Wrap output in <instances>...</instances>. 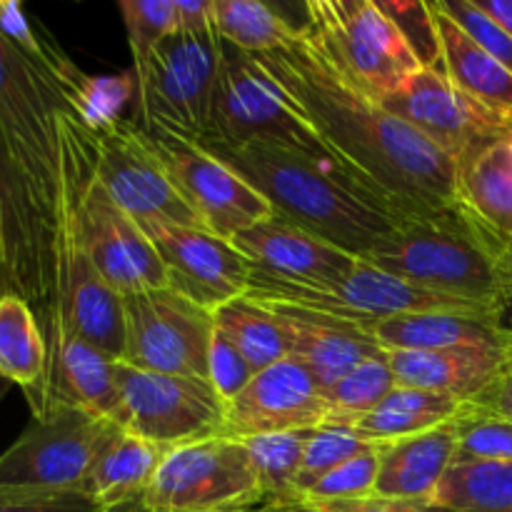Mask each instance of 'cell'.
Listing matches in <instances>:
<instances>
[{
	"instance_id": "36",
	"label": "cell",
	"mask_w": 512,
	"mask_h": 512,
	"mask_svg": "<svg viewBox=\"0 0 512 512\" xmlns=\"http://www.w3.org/2000/svg\"><path fill=\"white\" fill-rule=\"evenodd\" d=\"M395 385L398 383L390 370L388 353L365 360L343 380L325 388V403H328L325 428H353L393 393Z\"/></svg>"
},
{
	"instance_id": "4",
	"label": "cell",
	"mask_w": 512,
	"mask_h": 512,
	"mask_svg": "<svg viewBox=\"0 0 512 512\" xmlns=\"http://www.w3.org/2000/svg\"><path fill=\"white\" fill-rule=\"evenodd\" d=\"M60 193L55 205V325L53 338L70 335L120 360L125 348L123 298L95 268L80 228V190L90 168V150L80 120L65 105L58 110Z\"/></svg>"
},
{
	"instance_id": "27",
	"label": "cell",
	"mask_w": 512,
	"mask_h": 512,
	"mask_svg": "<svg viewBox=\"0 0 512 512\" xmlns=\"http://www.w3.org/2000/svg\"><path fill=\"white\" fill-rule=\"evenodd\" d=\"M353 328V325H350ZM363 335L390 350H443L463 345H498L510 340V330L500 320L470 313H415L378 323L355 325Z\"/></svg>"
},
{
	"instance_id": "52",
	"label": "cell",
	"mask_w": 512,
	"mask_h": 512,
	"mask_svg": "<svg viewBox=\"0 0 512 512\" xmlns=\"http://www.w3.org/2000/svg\"><path fill=\"white\" fill-rule=\"evenodd\" d=\"M510 148H512V135H510Z\"/></svg>"
},
{
	"instance_id": "30",
	"label": "cell",
	"mask_w": 512,
	"mask_h": 512,
	"mask_svg": "<svg viewBox=\"0 0 512 512\" xmlns=\"http://www.w3.org/2000/svg\"><path fill=\"white\" fill-rule=\"evenodd\" d=\"M458 200L495 235L512 243L510 138L490 143L458 165Z\"/></svg>"
},
{
	"instance_id": "15",
	"label": "cell",
	"mask_w": 512,
	"mask_h": 512,
	"mask_svg": "<svg viewBox=\"0 0 512 512\" xmlns=\"http://www.w3.org/2000/svg\"><path fill=\"white\" fill-rule=\"evenodd\" d=\"M145 135L165 173L205 230L230 240L240 230L273 215L268 200L248 180L198 143L163 128H150Z\"/></svg>"
},
{
	"instance_id": "5",
	"label": "cell",
	"mask_w": 512,
	"mask_h": 512,
	"mask_svg": "<svg viewBox=\"0 0 512 512\" xmlns=\"http://www.w3.org/2000/svg\"><path fill=\"white\" fill-rule=\"evenodd\" d=\"M60 105L53 78L0 35V135L50 230L60 193Z\"/></svg>"
},
{
	"instance_id": "32",
	"label": "cell",
	"mask_w": 512,
	"mask_h": 512,
	"mask_svg": "<svg viewBox=\"0 0 512 512\" xmlns=\"http://www.w3.org/2000/svg\"><path fill=\"white\" fill-rule=\"evenodd\" d=\"M213 25L225 43L250 55L285 48L303 28L260 0H213Z\"/></svg>"
},
{
	"instance_id": "51",
	"label": "cell",
	"mask_w": 512,
	"mask_h": 512,
	"mask_svg": "<svg viewBox=\"0 0 512 512\" xmlns=\"http://www.w3.org/2000/svg\"><path fill=\"white\" fill-rule=\"evenodd\" d=\"M8 390H10V383L3 378V375H0V400L5 398V393H8Z\"/></svg>"
},
{
	"instance_id": "17",
	"label": "cell",
	"mask_w": 512,
	"mask_h": 512,
	"mask_svg": "<svg viewBox=\"0 0 512 512\" xmlns=\"http://www.w3.org/2000/svg\"><path fill=\"white\" fill-rule=\"evenodd\" d=\"M0 255L10 290L28 300L50 343L55 325L53 230L40 218L28 183L0 135Z\"/></svg>"
},
{
	"instance_id": "49",
	"label": "cell",
	"mask_w": 512,
	"mask_h": 512,
	"mask_svg": "<svg viewBox=\"0 0 512 512\" xmlns=\"http://www.w3.org/2000/svg\"><path fill=\"white\" fill-rule=\"evenodd\" d=\"M8 293H13V290H10V283H8V275H5L3 255H0V298H3V295H8Z\"/></svg>"
},
{
	"instance_id": "34",
	"label": "cell",
	"mask_w": 512,
	"mask_h": 512,
	"mask_svg": "<svg viewBox=\"0 0 512 512\" xmlns=\"http://www.w3.org/2000/svg\"><path fill=\"white\" fill-rule=\"evenodd\" d=\"M433 503L453 512H512V463H455Z\"/></svg>"
},
{
	"instance_id": "14",
	"label": "cell",
	"mask_w": 512,
	"mask_h": 512,
	"mask_svg": "<svg viewBox=\"0 0 512 512\" xmlns=\"http://www.w3.org/2000/svg\"><path fill=\"white\" fill-rule=\"evenodd\" d=\"M125 348L118 363L165 375L208 380L215 315L173 288H145L123 298Z\"/></svg>"
},
{
	"instance_id": "40",
	"label": "cell",
	"mask_w": 512,
	"mask_h": 512,
	"mask_svg": "<svg viewBox=\"0 0 512 512\" xmlns=\"http://www.w3.org/2000/svg\"><path fill=\"white\" fill-rule=\"evenodd\" d=\"M380 470V445L368 453L348 460L340 468L330 470L325 478L300 495L298 503H330V500H353L375 493V480ZM295 503V505H298Z\"/></svg>"
},
{
	"instance_id": "24",
	"label": "cell",
	"mask_w": 512,
	"mask_h": 512,
	"mask_svg": "<svg viewBox=\"0 0 512 512\" xmlns=\"http://www.w3.org/2000/svg\"><path fill=\"white\" fill-rule=\"evenodd\" d=\"M73 405L120 425V388L115 360L80 338L60 335L50 345L48 408Z\"/></svg>"
},
{
	"instance_id": "28",
	"label": "cell",
	"mask_w": 512,
	"mask_h": 512,
	"mask_svg": "<svg viewBox=\"0 0 512 512\" xmlns=\"http://www.w3.org/2000/svg\"><path fill=\"white\" fill-rule=\"evenodd\" d=\"M50 350L40 320L28 300L0 298V375L28 398L33 418L48 413Z\"/></svg>"
},
{
	"instance_id": "23",
	"label": "cell",
	"mask_w": 512,
	"mask_h": 512,
	"mask_svg": "<svg viewBox=\"0 0 512 512\" xmlns=\"http://www.w3.org/2000/svg\"><path fill=\"white\" fill-rule=\"evenodd\" d=\"M512 350L510 340L498 345H463L443 350H390L388 363L400 388L430 390V393L453 395L468 403L480 393Z\"/></svg>"
},
{
	"instance_id": "35",
	"label": "cell",
	"mask_w": 512,
	"mask_h": 512,
	"mask_svg": "<svg viewBox=\"0 0 512 512\" xmlns=\"http://www.w3.org/2000/svg\"><path fill=\"white\" fill-rule=\"evenodd\" d=\"M310 435L313 430H293V433L255 435V438L240 440L253 460L268 503L283 505L288 510L295 505V480H298Z\"/></svg>"
},
{
	"instance_id": "50",
	"label": "cell",
	"mask_w": 512,
	"mask_h": 512,
	"mask_svg": "<svg viewBox=\"0 0 512 512\" xmlns=\"http://www.w3.org/2000/svg\"><path fill=\"white\" fill-rule=\"evenodd\" d=\"M503 325L512 333V298H510V303H508V310H505V315H503Z\"/></svg>"
},
{
	"instance_id": "21",
	"label": "cell",
	"mask_w": 512,
	"mask_h": 512,
	"mask_svg": "<svg viewBox=\"0 0 512 512\" xmlns=\"http://www.w3.org/2000/svg\"><path fill=\"white\" fill-rule=\"evenodd\" d=\"M230 240L260 273L315 288L338 283L360 263L355 255L315 238L278 215L240 230Z\"/></svg>"
},
{
	"instance_id": "22",
	"label": "cell",
	"mask_w": 512,
	"mask_h": 512,
	"mask_svg": "<svg viewBox=\"0 0 512 512\" xmlns=\"http://www.w3.org/2000/svg\"><path fill=\"white\" fill-rule=\"evenodd\" d=\"M263 305L275 315L280 330H283L288 358L308 370L323 385V390L343 380L350 370L363 365L365 360L385 353L375 340L350 325L335 323V320L308 313L303 308H293V305Z\"/></svg>"
},
{
	"instance_id": "19",
	"label": "cell",
	"mask_w": 512,
	"mask_h": 512,
	"mask_svg": "<svg viewBox=\"0 0 512 512\" xmlns=\"http://www.w3.org/2000/svg\"><path fill=\"white\" fill-rule=\"evenodd\" d=\"M78 210L90 258L120 298L145 288H168V273L155 245L138 220L105 193L93 163L85 173Z\"/></svg>"
},
{
	"instance_id": "8",
	"label": "cell",
	"mask_w": 512,
	"mask_h": 512,
	"mask_svg": "<svg viewBox=\"0 0 512 512\" xmlns=\"http://www.w3.org/2000/svg\"><path fill=\"white\" fill-rule=\"evenodd\" d=\"M253 140H268L315 158H328L313 125L275 83L273 75L255 60V55L243 53L223 40L210 130L195 143L240 145Z\"/></svg>"
},
{
	"instance_id": "10",
	"label": "cell",
	"mask_w": 512,
	"mask_h": 512,
	"mask_svg": "<svg viewBox=\"0 0 512 512\" xmlns=\"http://www.w3.org/2000/svg\"><path fill=\"white\" fill-rule=\"evenodd\" d=\"M123 433L118 423L55 403L0 455V488L85 490L100 455Z\"/></svg>"
},
{
	"instance_id": "12",
	"label": "cell",
	"mask_w": 512,
	"mask_h": 512,
	"mask_svg": "<svg viewBox=\"0 0 512 512\" xmlns=\"http://www.w3.org/2000/svg\"><path fill=\"white\" fill-rule=\"evenodd\" d=\"M120 428L165 450L223 438L225 400L210 380L138 370L115 360Z\"/></svg>"
},
{
	"instance_id": "41",
	"label": "cell",
	"mask_w": 512,
	"mask_h": 512,
	"mask_svg": "<svg viewBox=\"0 0 512 512\" xmlns=\"http://www.w3.org/2000/svg\"><path fill=\"white\" fill-rule=\"evenodd\" d=\"M440 8L470 35L478 45H483L500 65L512 73V35L500 28L490 15L475 5V0H438Z\"/></svg>"
},
{
	"instance_id": "3",
	"label": "cell",
	"mask_w": 512,
	"mask_h": 512,
	"mask_svg": "<svg viewBox=\"0 0 512 512\" xmlns=\"http://www.w3.org/2000/svg\"><path fill=\"white\" fill-rule=\"evenodd\" d=\"M363 260L500 323L512 298V243L495 235L460 200L400 223Z\"/></svg>"
},
{
	"instance_id": "53",
	"label": "cell",
	"mask_w": 512,
	"mask_h": 512,
	"mask_svg": "<svg viewBox=\"0 0 512 512\" xmlns=\"http://www.w3.org/2000/svg\"><path fill=\"white\" fill-rule=\"evenodd\" d=\"M288 512H290V510H288Z\"/></svg>"
},
{
	"instance_id": "42",
	"label": "cell",
	"mask_w": 512,
	"mask_h": 512,
	"mask_svg": "<svg viewBox=\"0 0 512 512\" xmlns=\"http://www.w3.org/2000/svg\"><path fill=\"white\" fill-rule=\"evenodd\" d=\"M0 512H105L85 490L0 488Z\"/></svg>"
},
{
	"instance_id": "47",
	"label": "cell",
	"mask_w": 512,
	"mask_h": 512,
	"mask_svg": "<svg viewBox=\"0 0 512 512\" xmlns=\"http://www.w3.org/2000/svg\"><path fill=\"white\" fill-rule=\"evenodd\" d=\"M475 5L512 35V0H475Z\"/></svg>"
},
{
	"instance_id": "18",
	"label": "cell",
	"mask_w": 512,
	"mask_h": 512,
	"mask_svg": "<svg viewBox=\"0 0 512 512\" xmlns=\"http://www.w3.org/2000/svg\"><path fill=\"white\" fill-rule=\"evenodd\" d=\"M168 273V288L215 313L243 298L250 288V260L205 228L175 223H140Z\"/></svg>"
},
{
	"instance_id": "25",
	"label": "cell",
	"mask_w": 512,
	"mask_h": 512,
	"mask_svg": "<svg viewBox=\"0 0 512 512\" xmlns=\"http://www.w3.org/2000/svg\"><path fill=\"white\" fill-rule=\"evenodd\" d=\"M455 450H458L455 420L428 433L380 445L375 493L385 498L433 503L440 483L455 465Z\"/></svg>"
},
{
	"instance_id": "38",
	"label": "cell",
	"mask_w": 512,
	"mask_h": 512,
	"mask_svg": "<svg viewBox=\"0 0 512 512\" xmlns=\"http://www.w3.org/2000/svg\"><path fill=\"white\" fill-rule=\"evenodd\" d=\"M370 448H375V445L360 440L350 428L313 430V435L308 440V448H305L298 480H295V503H298L305 490L313 488L330 470L340 468L348 460L368 453Z\"/></svg>"
},
{
	"instance_id": "26",
	"label": "cell",
	"mask_w": 512,
	"mask_h": 512,
	"mask_svg": "<svg viewBox=\"0 0 512 512\" xmlns=\"http://www.w3.org/2000/svg\"><path fill=\"white\" fill-rule=\"evenodd\" d=\"M433 15L435 38H438L440 58L438 68L480 105L493 110L512 125V73L500 65L483 45L475 43L448 13L438 5L430 3Z\"/></svg>"
},
{
	"instance_id": "6",
	"label": "cell",
	"mask_w": 512,
	"mask_h": 512,
	"mask_svg": "<svg viewBox=\"0 0 512 512\" xmlns=\"http://www.w3.org/2000/svg\"><path fill=\"white\" fill-rule=\"evenodd\" d=\"M223 38L213 28H175L133 75V120L140 128H163L188 140L210 130Z\"/></svg>"
},
{
	"instance_id": "44",
	"label": "cell",
	"mask_w": 512,
	"mask_h": 512,
	"mask_svg": "<svg viewBox=\"0 0 512 512\" xmlns=\"http://www.w3.org/2000/svg\"><path fill=\"white\" fill-rule=\"evenodd\" d=\"M253 368L248 365V360L243 358L238 348L215 328L213 343H210V358H208V380L215 390H218L220 398L225 400V405L240 395L245 390V385L253 380Z\"/></svg>"
},
{
	"instance_id": "46",
	"label": "cell",
	"mask_w": 512,
	"mask_h": 512,
	"mask_svg": "<svg viewBox=\"0 0 512 512\" xmlns=\"http://www.w3.org/2000/svg\"><path fill=\"white\" fill-rule=\"evenodd\" d=\"M465 408L512 423V350L500 373L475 398H470Z\"/></svg>"
},
{
	"instance_id": "2",
	"label": "cell",
	"mask_w": 512,
	"mask_h": 512,
	"mask_svg": "<svg viewBox=\"0 0 512 512\" xmlns=\"http://www.w3.org/2000/svg\"><path fill=\"white\" fill-rule=\"evenodd\" d=\"M198 145L248 180L268 200L273 215L360 260L405 223L328 158L268 140Z\"/></svg>"
},
{
	"instance_id": "13",
	"label": "cell",
	"mask_w": 512,
	"mask_h": 512,
	"mask_svg": "<svg viewBox=\"0 0 512 512\" xmlns=\"http://www.w3.org/2000/svg\"><path fill=\"white\" fill-rule=\"evenodd\" d=\"M83 133L95 178L125 213L138 223L155 220L203 228L133 118L115 115L95 128L83 125Z\"/></svg>"
},
{
	"instance_id": "1",
	"label": "cell",
	"mask_w": 512,
	"mask_h": 512,
	"mask_svg": "<svg viewBox=\"0 0 512 512\" xmlns=\"http://www.w3.org/2000/svg\"><path fill=\"white\" fill-rule=\"evenodd\" d=\"M255 60L303 110L330 163L400 220L458 200V163L350 83L303 28L293 43Z\"/></svg>"
},
{
	"instance_id": "9",
	"label": "cell",
	"mask_w": 512,
	"mask_h": 512,
	"mask_svg": "<svg viewBox=\"0 0 512 512\" xmlns=\"http://www.w3.org/2000/svg\"><path fill=\"white\" fill-rule=\"evenodd\" d=\"M260 303H283L293 308H303L308 313L323 315L343 325H365L378 320L398 318V315L415 313H470L485 315L460 300L445 298V295L430 293L418 285L400 280L375 265L360 260L353 273L345 275L338 283L328 288L315 285L290 283V280L273 278L260 270H250L248 293ZM490 318V315H485ZM495 320V318H493Z\"/></svg>"
},
{
	"instance_id": "45",
	"label": "cell",
	"mask_w": 512,
	"mask_h": 512,
	"mask_svg": "<svg viewBox=\"0 0 512 512\" xmlns=\"http://www.w3.org/2000/svg\"><path fill=\"white\" fill-rule=\"evenodd\" d=\"M290 512H453L428 500H398L370 493L365 498L330 500V503H298Z\"/></svg>"
},
{
	"instance_id": "39",
	"label": "cell",
	"mask_w": 512,
	"mask_h": 512,
	"mask_svg": "<svg viewBox=\"0 0 512 512\" xmlns=\"http://www.w3.org/2000/svg\"><path fill=\"white\" fill-rule=\"evenodd\" d=\"M458 428V450L455 463H512V423L493 415L473 413L463 405V413L455 418Z\"/></svg>"
},
{
	"instance_id": "16",
	"label": "cell",
	"mask_w": 512,
	"mask_h": 512,
	"mask_svg": "<svg viewBox=\"0 0 512 512\" xmlns=\"http://www.w3.org/2000/svg\"><path fill=\"white\" fill-rule=\"evenodd\" d=\"M380 105L425 135L458 165L490 143L512 135L508 120L465 95L440 68L418 70L400 88L380 98Z\"/></svg>"
},
{
	"instance_id": "29",
	"label": "cell",
	"mask_w": 512,
	"mask_h": 512,
	"mask_svg": "<svg viewBox=\"0 0 512 512\" xmlns=\"http://www.w3.org/2000/svg\"><path fill=\"white\" fill-rule=\"evenodd\" d=\"M168 453L170 450L123 430L100 455L85 493L105 512H130L153 483Z\"/></svg>"
},
{
	"instance_id": "11",
	"label": "cell",
	"mask_w": 512,
	"mask_h": 512,
	"mask_svg": "<svg viewBox=\"0 0 512 512\" xmlns=\"http://www.w3.org/2000/svg\"><path fill=\"white\" fill-rule=\"evenodd\" d=\"M268 503L240 440L210 438L173 448L130 512H233Z\"/></svg>"
},
{
	"instance_id": "33",
	"label": "cell",
	"mask_w": 512,
	"mask_h": 512,
	"mask_svg": "<svg viewBox=\"0 0 512 512\" xmlns=\"http://www.w3.org/2000/svg\"><path fill=\"white\" fill-rule=\"evenodd\" d=\"M215 328L243 353L253 373L288 358L283 330L275 315L250 295L215 310Z\"/></svg>"
},
{
	"instance_id": "7",
	"label": "cell",
	"mask_w": 512,
	"mask_h": 512,
	"mask_svg": "<svg viewBox=\"0 0 512 512\" xmlns=\"http://www.w3.org/2000/svg\"><path fill=\"white\" fill-rule=\"evenodd\" d=\"M303 30L325 58L373 98H385L423 70L403 30L373 0H310Z\"/></svg>"
},
{
	"instance_id": "20",
	"label": "cell",
	"mask_w": 512,
	"mask_h": 512,
	"mask_svg": "<svg viewBox=\"0 0 512 512\" xmlns=\"http://www.w3.org/2000/svg\"><path fill=\"white\" fill-rule=\"evenodd\" d=\"M328 420L325 390L295 360L285 358L253 375L245 390L225 405L223 438L320 430Z\"/></svg>"
},
{
	"instance_id": "37",
	"label": "cell",
	"mask_w": 512,
	"mask_h": 512,
	"mask_svg": "<svg viewBox=\"0 0 512 512\" xmlns=\"http://www.w3.org/2000/svg\"><path fill=\"white\" fill-rule=\"evenodd\" d=\"M128 48L133 55V75L143 73L158 45L168 38L178 25L175 0H120Z\"/></svg>"
},
{
	"instance_id": "31",
	"label": "cell",
	"mask_w": 512,
	"mask_h": 512,
	"mask_svg": "<svg viewBox=\"0 0 512 512\" xmlns=\"http://www.w3.org/2000/svg\"><path fill=\"white\" fill-rule=\"evenodd\" d=\"M463 405L453 395L395 385L393 393L350 430L370 445L395 443L450 423L463 413Z\"/></svg>"
},
{
	"instance_id": "48",
	"label": "cell",
	"mask_w": 512,
	"mask_h": 512,
	"mask_svg": "<svg viewBox=\"0 0 512 512\" xmlns=\"http://www.w3.org/2000/svg\"><path fill=\"white\" fill-rule=\"evenodd\" d=\"M233 512H288V508H283V505H275V503H263V505H255V508L233 510Z\"/></svg>"
},
{
	"instance_id": "43",
	"label": "cell",
	"mask_w": 512,
	"mask_h": 512,
	"mask_svg": "<svg viewBox=\"0 0 512 512\" xmlns=\"http://www.w3.org/2000/svg\"><path fill=\"white\" fill-rule=\"evenodd\" d=\"M380 8L393 18V23L403 30L410 48L420 58L423 68H438L440 48L435 38L430 3H380Z\"/></svg>"
}]
</instances>
